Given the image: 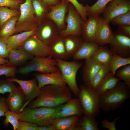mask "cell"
Returning <instances> with one entry per match:
<instances>
[{
  "label": "cell",
  "instance_id": "22",
  "mask_svg": "<svg viewBox=\"0 0 130 130\" xmlns=\"http://www.w3.org/2000/svg\"><path fill=\"white\" fill-rule=\"evenodd\" d=\"M37 27L31 30L13 35L9 37L6 41L9 52L11 50L16 49L21 47L25 41L31 36L36 33Z\"/></svg>",
  "mask_w": 130,
  "mask_h": 130
},
{
  "label": "cell",
  "instance_id": "49",
  "mask_svg": "<svg viewBox=\"0 0 130 130\" xmlns=\"http://www.w3.org/2000/svg\"><path fill=\"white\" fill-rule=\"evenodd\" d=\"M37 130H55V129L52 125L49 126H38Z\"/></svg>",
  "mask_w": 130,
  "mask_h": 130
},
{
  "label": "cell",
  "instance_id": "33",
  "mask_svg": "<svg viewBox=\"0 0 130 130\" xmlns=\"http://www.w3.org/2000/svg\"><path fill=\"white\" fill-rule=\"evenodd\" d=\"M129 64H130V57L124 58L113 54L109 65L110 72L115 75L118 68Z\"/></svg>",
  "mask_w": 130,
  "mask_h": 130
},
{
  "label": "cell",
  "instance_id": "10",
  "mask_svg": "<svg viewBox=\"0 0 130 130\" xmlns=\"http://www.w3.org/2000/svg\"><path fill=\"white\" fill-rule=\"evenodd\" d=\"M6 79L18 84L24 93V104L20 111L37 98L40 93V89L38 87L37 80L35 78L29 80L19 79L15 77L9 78Z\"/></svg>",
  "mask_w": 130,
  "mask_h": 130
},
{
  "label": "cell",
  "instance_id": "24",
  "mask_svg": "<svg viewBox=\"0 0 130 130\" xmlns=\"http://www.w3.org/2000/svg\"><path fill=\"white\" fill-rule=\"evenodd\" d=\"M99 46L95 43L84 41L72 57L76 60L90 58Z\"/></svg>",
  "mask_w": 130,
  "mask_h": 130
},
{
  "label": "cell",
  "instance_id": "27",
  "mask_svg": "<svg viewBox=\"0 0 130 130\" xmlns=\"http://www.w3.org/2000/svg\"><path fill=\"white\" fill-rule=\"evenodd\" d=\"M113 54L107 46H99L90 58L103 66H108Z\"/></svg>",
  "mask_w": 130,
  "mask_h": 130
},
{
  "label": "cell",
  "instance_id": "44",
  "mask_svg": "<svg viewBox=\"0 0 130 130\" xmlns=\"http://www.w3.org/2000/svg\"><path fill=\"white\" fill-rule=\"evenodd\" d=\"M9 52L6 40L0 37V56L8 59Z\"/></svg>",
  "mask_w": 130,
  "mask_h": 130
},
{
  "label": "cell",
  "instance_id": "42",
  "mask_svg": "<svg viewBox=\"0 0 130 130\" xmlns=\"http://www.w3.org/2000/svg\"><path fill=\"white\" fill-rule=\"evenodd\" d=\"M38 126L37 124L31 122L19 121L16 130H37Z\"/></svg>",
  "mask_w": 130,
  "mask_h": 130
},
{
  "label": "cell",
  "instance_id": "46",
  "mask_svg": "<svg viewBox=\"0 0 130 130\" xmlns=\"http://www.w3.org/2000/svg\"><path fill=\"white\" fill-rule=\"evenodd\" d=\"M118 26L117 31L118 32L130 37V26L121 25Z\"/></svg>",
  "mask_w": 130,
  "mask_h": 130
},
{
  "label": "cell",
  "instance_id": "47",
  "mask_svg": "<svg viewBox=\"0 0 130 130\" xmlns=\"http://www.w3.org/2000/svg\"><path fill=\"white\" fill-rule=\"evenodd\" d=\"M6 98L2 97H0V117L5 116V114L9 110L5 102Z\"/></svg>",
  "mask_w": 130,
  "mask_h": 130
},
{
  "label": "cell",
  "instance_id": "4",
  "mask_svg": "<svg viewBox=\"0 0 130 130\" xmlns=\"http://www.w3.org/2000/svg\"><path fill=\"white\" fill-rule=\"evenodd\" d=\"M58 71L56 59L50 55L45 57H34L25 65L17 69L16 73L27 75L34 72L45 74Z\"/></svg>",
  "mask_w": 130,
  "mask_h": 130
},
{
  "label": "cell",
  "instance_id": "14",
  "mask_svg": "<svg viewBox=\"0 0 130 130\" xmlns=\"http://www.w3.org/2000/svg\"><path fill=\"white\" fill-rule=\"evenodd\" d=\"M84 112L78 98H72L55 108L53 117L56 118L72 116H81Z\"/></svg>",
  "mask_w": 130,
  "mask_h": 130
},
{
  "label": "cell",
  "instance_id": "12",
  "mask_svg": "<svg viewBox=\"0 0 130 130\" xmlns=\"http://www.w3.org/2000/svg\"><path fill=\"white\" fill-rule=\"evenodd\" d=\"M21 47L35 57H45L50 55L48 46L35 34L28 38Z\"/></svg>",
  "mask_w": 130,
  "mask_h": 130
},
{
  "label": "cell",
  "instance_id": "48",
  "mask_svg": "<svg viewBox=\"0 0 130 130\" xmlns=\"http://www.w3.org/2000/svg\"><path fill=\"white\" fill-rule=\"evenodd\" d=\"M45 4L50 6L55 5L60 3L59 0H40Z\"/></svg>",
  "mask_w": 130,
  "mask_h": 130
},
{
  "label": "cell",
  "instance_id": "50",
  "mask_svg": "<svg viewBox=\"0 0 130 130\" xmlns=\"http://www.w3.org/2000/svg\"><path fill=\"white\" fill-rule=\"evenodd\" d=\"M8 59L0 56V65L6 64L8 62Z\"/></svg>",
  "mask_w": 130,
  "mask_h": 130
},
{
  "label": "cell",
  "instance_id": "43",
  "mask_svg": "<svg viewBox=\"0 0 130 130\" xmlns=\"http://www.w3.org/2000/svg\"><path fill=\"white\" fill-rule=\"evenodd\" d=\"M21 2L20 0H0V6H6L15 9L19 6Z\"/></svg>",
  "mask_w": 130,
  "mask_h": 130
},
{
  "label": "cell",
  "instance_id": "5",
  "mask_svg": "<svg viewBox=\"0 0 130 130\" xmlns=\"http://www.w3.org/2000/svg\"><path fill=\"white\" fill-rule=\"evenodd\" d=\"M78 97L83 110L84 114L95 117L99 114L101 110L99 95L96 91L85 84L79 88Z\"/></svg>",
  "mask_w": 130,
  "mask_h": 130
},
{
  "label": "cell",
  "instance_id": "17",
  "mask_svg": "<svg viewBox=\"0 0 130 130\" xmlns=\"http://www.w3.org/2000/svg\"><path fill=\"white\" fill-rule=\"evenodd\" d=\"M24 99V95L19 85L9 93L5 102L9 110L18 114L23 106Z\"/></svg>",
  "mask_w": 130,
  "mask_h": 130
},
{
  "label": "cell",
  "instance_id": "29",
  "mask_svg": "<svg viewBox=\"0 0 130 130\" xmlns=\"http://www.w3.org/2000/svg\"><path fill=\"white\" fill-rule=\"evenodd\" d=\"M115 76L110 72L101 81L95 90L99 96L113 88L121 81Z\"/></svg>",
  "mask_w": 130,
  "mask_h": 130
},
{
  "label": "cell",
  "instance_id": "31",
  "mask_svg": "<svg viewBox=\"0 0 130 130\" xmlns=\"http://www.w3.org/2000/svg\"><path fill=\"white\" fill-rule=\"evenodd\" d=\"M19 16L10 18L3 24L0 30V37L6 40L15 33V25Z\"/></svg>",
  "mask_w": 130,
  "mask_h": 130
},
{
  "label": "cell",
  "instance_id": "25",
  "mask_svg": "<svg viewBox=\"0 0 130 130\" xmlns=\"http://www.w3.org/2000/svg\"><path fill=\"white\" fill-rule=\"evenodd\" d=\"M79 117L72 116L56 118L52 125L55 130H73L79 120Z\"/></svg>",
  "mask_w": 130,
  "mask_h": 130
},
{
  "label": "cell",
  "instance_id": "6",
  "mask_svg": "<svg viewBox=\"0 0 130 130\" xmlns=\"http://www.w3.org/2000/svg\"><path fill=\"white\" fill-rule=\"evenodd\" d=\"M57 66L68 87L74 95L78 97L79 88L77 85L76 76L79 69L82 66V63L78 60L68 61L56 59Z\"/></svg>",
  "mask_w": 130,
  "mask_h": 130
},
{
  "label": "cell",
  "instance_id": "8",
  "mask_svg": "<svg viewBox=\"0 0 130 130\" xmlns=\"http://www.w3.org/2000/svg\"><path fill=\"white\" fill-rule=\"evenodd\" d=\"M65 22V28L60 32L59 36L64 37L68 35L81 36L82 25L84 22L74 7L69 3Z\"/></svg>",
  "mask_w": 130,
  "mask_h": 130
},
{
  "label": "cell",
  "instance_id": "34",
  "mask_svg": "<svg viewBox=\"0 0 130 130\" xmlns=\"http://www.w3.org/2000/svg\"><path fill=\"white\" fill-rule=\"evenodd\" d=\"M20 11L15 9H10L6 6H0V27L10 18L19 16Z\"/></svg>",
  "mask_w": 130,
  "mask_h": 130
},
{
  "label": "cell",
  "instance_id": "37",
  "mask_svg": "<svg viewBox=\"0 0 130 130\" xmlns=\"http://www.w3.org/2000/svg\"><path fill=\"white\" fill-rule=\"evenodd\" d=\"M115 75L130 88V64L123 66L116 72Z\"/></svg>",
  "mask_w": 130,
  "mask_h": 130
},
{
  "label": "cell",
  "instance_id": "3",
  "mask_svg": "<svg viewBox=\"0 0 130 130\" xmlns=\"http://www.w3.org/2000/svg\"><path fill=\"white\" fill-rule=\"evenodd\" d=\"M55 108L44 107L30 108L26 107L17 114L19 121H27L38 126L52 125L55 118L53 117Z\"/></svg>",
  "mask_w": 130,
  "mask_h": 130
},
{
  "label": "cell",
  "instance_id": "45",
  "mask_svg": "<svg viewBox=\"0 0 130 130\" xmlns=\"http://www.w3.org/2000/svg\"><path fill=\"white\" fill-rule=\"evenodd\" d=\"M120 118V116H117L116 117L113 121L112 122L109 121L107 119H104L101 122V125L103 127L109 130H116V123Z\"/></svg>",
  "mask_w": 130,
  "mask_h": 130
},
{
  "label": "cell",
  "instance_id": "18",
  "mask_svg": "<svg viewBox=\"0 0 130 130\" xmlns=\"http://www.w3.org/2000/svg\"><path fill=\"white\" fill-rule=\"evenodd\" d=\"M88 17V18L86 21L84 22L82 24L81 37L84 41L95 43L96 35L100 17L91 16Z\"/></svg>",
  "mask_w": 130,
  "mask_h": 130
},
{
  "label": "cell",
  "instance_id": "16",
  "mask_svg": "<svg viewBox=\"0 0 130 130\" xmlns=\"http://www.w3.org/2000/svg\"><path fill=\"white\" fill-rule=\"evenodd\" d=\"M33 75L37 80L40 89L48 85L60 86H65L66 85L59 71L48 73L38 72L34 74Z\"/></svg>",
  "mask_w": 130,
  "mask_h": 130
},
{
  "label": "cell",
  "instance_id": "26",
  "mask_svg": "<svg viewBox=\"0 0 130 130\" xmlns=\"http://www.w3.org/2000/svg\"><path fill=\"white\" fill-rule=\"evenodd\" d=\"M67 58L72 57L84 41L81 36L68 35L63 37Z\"/></svg>",
  "mask_w": 130,
  "mask_h": 130
},
{
  "label": "cell",
  "instance_id": "2",
  "mask_svg": "<svg viewBox=\"0 0 130 130\" xmlns=\"http://www.w3.org/2000/svg\"><path fill=\"white\" fill-rule=\"evenodd\" d=\"M130 88L124 82L119 81L113 88L99 96L101 110L108 112L119 108L130 97Z\"/></svg>",
  "mask_w": 130,
  "mask_h": 130
},
{
  "label": "cell",
  "instance_id": "11",
  "mask_svg": "<svg viewBox=\"0 0 130 130\" xmlns=\"http://www.w3.org/2000/svg\"><path fill=\"white\" fill-rule=\"evenodd\" d=\"M109 48L113 54L122 57H130V37L121 34L117 31L113 32Z\"/></svg>",
  "mask_w": 130,
  "mask_h": 130
},
{
  "label": "cell",
  "instance_id": "13",
  "mask_svg": "<svg viewBox=\"0 0 130 130\" xmlns=\"http://www.w3.org/2000/svg\"><path fill=\"white\" fill-rule=\"evenodd\" d=\"M69 3L65 0H61L57 5L51 6L50 11L45 17L53 21L57 26L60 32L66 28L65 18Z\"/></svg>",
  "mask_w": 130,
  "mask_h": 130
},
{
  "label": "cell",
  "instance_id": "23",
  "mask_svg": "<svg viewBox=\"0 0 130 130\" xmlns=\"http://www.w3.org/2000/svg\"><path fill=\"white\" fill-rule=\"evenodd\" d=\"M50 55L55 59H67L63 37L60 36L48 46Z\"/></svg>",
  "mask_w": 130,
  "mask_h": 130
},
{
  "label": "cell",
  "instance_id": "19",
  "mask_svg": "<svg viewBox=\"0 0 130 130\" xmlns=\"http://www.w3.org/2000/svg\"><path fill=\"white\" fill-rule=\"evenodd\" d=\"M113 32L109 23L100 17L96 35L95 43L99 46L109 44L112 38Z\"/></svg>",
  "mask_w": 130,
  "mask_h": 130
},
{
  "label": "cell",
  "instance_id": "28",
  "mask_svg": "<svg viewBox=\"0 0 130 130\" xmlns=\"http://www.w3.org/2000/svg\"><path fill=\"white\" fill-rule=\"evenodd\" d=\"M73 130H99L98 122L95 117L84 114Z\"/></svg>",
  "mask_w": 130,
  "mask_h": 130
},
{
  "label": "cell",
  "instance_id": "39",
  "mask_svg": "<svg viewBox=\"0 0 130 130\" xmlns=\"http://www.w3.org/2000/svg\"><path fill=\"white\" fill-rule=\"evenodd\" d=\"M72 4L79 13L84 22L87 19L86 9L85 6L79 3L77 0H65Z\"/></svg>",
  "mask_w": 130,
  "mask_h": 130
},
{
  "label": "cell",
  "instance_id": "51",
  "mask_svg": "<svg viewBox=\"0 0 130 130\" xmlns=\"http://www.w3.org/2000/svg\"></svg>",
  "mask_w": 130,
  "mask_h": 130
},
{
  "label": "cell",
  "instance_id": "9",
  "mask_svg": "<svg viewBox=\"0 0 130 130\" xmlns=\"http://www.w3.org/2000/svg\"><path fill=\"white\" fill-rule=\"evenodd\" d=\"M60 31L52 20L45 18L38 25L36 35L49 46L59 36Z\"/></svg>",
  "mask_w": 130,
  "mask_h": 130
},
{
  "label": "cell",
  "instance_id": "30",
  "mask_svg": "<svg viewBox=\"0 0 130 130\" xmlns=\"http://www.w3.org/2000/svg\"><path fill=\"white\" fill-rule=\"evenodd\" d=\"M32 3L35 16L38 25L50 11L51 6L40 0H32Z\"/></svg>",
  "mask_w": 130,
  "mask_h": 130
},
{
  "label": "cell",
  "instance_id": "40",
  "mask_svg": "<svg viewBox=\"0 0 130 130\" xmlns=\"http://www.w3.org/2000/svg\"><path fill=\"white\" fill-rule=\"evenodd\" d=\"M17 86L14 82L6 79L0 80V94L12 92Z\"/></svg>",
  "mask_w": 130,
  "mask_h": 130
},
{
  "label": "cell",
  "instance_id": "21",
  "mask_svg": "<svg viewBox=\"0 0 130 130\" xmlns=\"http://www.w3.org/2000/svg\"><path fill=\"white\" fill-rule=\"evenodd\" d=\"M34 56L21 47L12 49L9 52L8 62L5 65L9 67H16L26 63Z\"/></svg>",
  "mask_w": 130,
  "mask_h": 130
},
{
  "label": "cell",
  "instance_id": "32",
  "mask_svg": "<svg viewBox=\"0 0 130 130\" xmlns=\"http://www.w3.org/2000/svg\"><path fill=\"white\" fill-rule=\"evenodd\" d=\"M113 0H98L91 6L88 5L85 6L87 16H100L104 11L107 4Z\"/></svg>",
  "mask_w": 130,
  "mask_h": 130
},
{
  "label": "cell",
  "instance_id": "35",
  "mask_svg": "<svg viewBox=\"0 0 130 130\" xmlns=\"http://www.w3.org/2000/svg\"><path fill=\"white\" fill-rule=\"evenodd\" d=\"M110 72L109 65H103L93 78L90 87L95 91L101 81Z\"/></svg>",
  "mask_w": 130,
  "mask_h": 130
},
{
  "label": "cell",
  "instance_id": "7",
  "mask_svg": "<svg viewBox=\"0 0 130 130\" xmlns=\"http://www.w3.org/2000/svg\"><path fill=\"white\" fill-rule=\"evenodd\" d=\"M20 14L15 25V33L28 31L37 27L32 0H25L20 5Z\"/></svg>",
  "mask_w": 130,
  "mask_h": 130
},
{
  "label": "cell",
  "instance_id": "36",
  "mask_svg": "<svg viewBox=\"0 0 130 130\" xmlns=\"http://www.w3.org/2000/svg\"><path fill=\"white\" fill-rule=\"evenodd\" d=\"M5 119L3 122V125L8 127L9 124L12 126L13 130L17 129L19 125V120L17 114L9 110L5 114Z\"/></svg>",
  "mask_w": 130,
  "mask_h": 130
},
{
  "label": "cell",
  "instance_id": "20",
  "mask_svg": "<svg viewBox=\"0 0 130 130\" xmlns=\"http://www.w3.org/2000/svg\"><path fill=\"white\" fill-rule=\"evenodd\" d=\"M84 60L82 78L84 84L90 87L93 78L103 65L91 58Z\"/></svg>",
  "mask_w": 130,
  "mask_h": 130
},
{
  "label": "cell",
  "instance_id": "41",
  "mask_svg": "<svg viewBox=\"0 0 130 130\" xmlns=\"http://www.w3.org/2000/svg\"><path fill=\"white\" fill-rule=\"evenodd\" d=\"M16 67H9L5 65H0V76L4 75L6 77H15Z\"/></svg>",
  "mask_w": 130,
  "mask_h": 130
},
{
  "label": "cell",
  "instance_id": "1",
  "mask_svg": "<svg viewBox=\"0 0 130 130\" xmlns=\"http://www.w3.org/2000/svg\"><path fill=\"white\" fill-rule=\"evenodd\" d=\"M72 98V92L66 86L48 85L40 88L39 95L27 105L30 108L44 107L55 108Z\"/></svg>",
  "mask_w": 130,
  "mask_h": 130
},
{
  "label": "cell",
  "instance_id": "15",
  "mask_svg": "<svg viewBox=\"0 0 130 130\" xmlns=\"http://www.w3.org/2000/svg\"><path fill=\"white\" fill-rule=\"evenodd\" d=\"M129 11V0H113L106 6L102 17L109 23L115 17Z\"/></svg>",
  "mask_w": 130,
  "mask_h": 130
},
{
  "label": "cell",
  "instance_id": "38",
  "mask_svg": "<svg viewBox=\"0 0 130 130\" xmlns=\"http://www.w3.org/2000/svg\"><path fill=\"white\" fill-rule=\"evenodd\" d=\"M111 22L114 25L130 26V11L120 15L113 18Z\"/></svg>",
  "mask_w": 130,
  "mask_h": 130
}]
</instances>
